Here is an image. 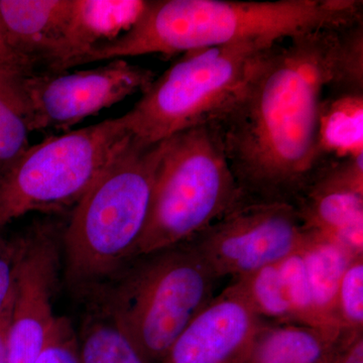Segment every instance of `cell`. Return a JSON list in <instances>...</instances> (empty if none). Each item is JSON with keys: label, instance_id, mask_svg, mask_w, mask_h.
I'll list each match as a JSON object with an SVG mask.
<instances>
[{"label": "cell", "instance_id": "9c48e42d", "mask_svg": "<svg viewBox=\"0 0 363 363\" xmlns=\"http://www.w3.org/2000/svg\"><path fill=\"white\" fill-rule=\"evenodd\" d=\"M155 78L150 69L125 59L90 70L28 76L30 131L66 130L138 91L143 93Z\"/></svg>", "mask_w": 363, "mask_h": 363}, {"label": "cell", "instance_id": "7402d4cb", "mask_svg": "<svg viewBox=\"0 0 363 363\" xmlns=\"http://www.w3.org/2000/svg\"><path fill=\"white\" fill-rule=\"evenodd\" d=\"M35 363H81L78 338L67 318H57Z\"/></svg>", "mask_w": 363, "mask_h": 363}, {"label": "cell", "instance_id": "6da1fadb", "mask_svg": "<svg viewBox=\"0 0 363 363\" xmlns=\"http://www.w3.org/2000/svg\"><path fill=\"white\" fill-rule=\"evenodd\" d=\"M344 26L272 45L240 96L213 123L245 199L295 207L323 168L322 112L335 83Z\"/></svg>", "mask_w": 363, "mask_h": 363}, {"label": "cell", "instance_id": "ba28073f", "mask_svg": "<svg viewBox=\"0 0 363 363\" xmlns=\"http://www.w3.org/2000/svg\"><path fill=\"white\" fill-rule=\"evenodd\" d=\"M310 233L292 205L243 198L188 241L217 278L235 279L279 264L302 247Z\"/></svg>", "mask_w": 363, "mask_h": 363}, {"label": "cell", "instance_id": "3957f363", "mask_svg": "<svg viewBox=\"0 0 363 363\" xmlns=\"http://www.w3.org/2000/svg\"><path fill=\"white\" fill-rule=\"evenodd\" d=\"M167 140L145 145L130 136L62 229L67 285L89 297L135 257L149 218Z\"/></svg>", "mask_w": 363, "mask_h": 363}, {"label": "cell", "instance_id": "ffe728a7", "mask_svg": "<svg viewBox=\"0 0 363 363\" xmlns=\"http://www.w3.org/2000/svg\"><path fill=\"white\" fill-rule=\"evenodd\" d=\"M78 341L81 363H147L123 332L98 313L86 322Z\"/></svg>", "mask_w": 363, "mask_h": 363}, {"label": "cell", "instance_id": "7c38bea8", "mask_svg": "<svg viewBox=\"0 0 363 363\" xmlns=\"http://www.w3.org/2000/svg\"><path fill=\"white\" fill-rule=\"evenodd\" d=\"M306 228L363 255L362 156L325 164L295 206Z\"/></svg>", "mask_w": 363, "mask_h": 363}, {"label": "cell", "instance_id": "e0dca14e", "mask_svg": "<svg viewBox=\"0 0 363 363\" xmlns=\"http://www.w3.org/2000/svg\"><path fill=\"white\" fill-rule=\"evenodd\" d=\"M32 76L0 32V172L28 147L30 111L26 81Z\"/></svg>", "mask_w": 363, "mask_h": 363}, {"label": "cell", "instance_id": "9a60e30c", "mask_svg": "<svg viewBox=\"0 0 363 363\" xmlns=\"http://www.w3.org/2000/svg\"><path fill=\"white\" fill-rule=\"evenodd\" d=\"M363 331L264 322L242 363H336Z\"/></svg>", "mask_w": 363, "mask_h": 363}, {"label": "cell", "instance_id": "277c9868", "mask_svg": "<svg viewBox=\"0 0 363 363\" xmlns=\"http://www.w3.org/2000/svg\"><path fill=\"white\" fill-rule=\"evenodd\" d=\"M213 274L190 241L138 255L88 298L147 363H160L215 297Z\"/></svg>", "mask_w": 363, "mask_h": 363}, {"label": "cell", "instance_id": "603a6c76", "mask_svg": "<svg viewBox=\"0 0 363 363\" xmlns=\"http://www.w3.org/2000/svg\"><path fill=\"white\" fill-rule=\"evenodd\" d=\"M21 245V236L11 240L0 236V311L14 290Z\"/></svg>", "mask_w": 363, "mask_h": 363}, {"label": "cell", "instance_id": "cb8c5ba5", "mask_svg": "<svg viewBox=\"0 0 363 363\" xmlns=\"http://www.w3.org/2000/svg\"><path fill=\"white\" fill-rule=\"evenodd\" d=\"M16 284V283H14ZM14 290L6 304L0 311V363H7V334L13 309Z\"/></svg>", "mask_w": 363, "mask_h": 363}, {"label": "cell", "instance_id": "44dd1931", "mask_svg": "<svg viewBox=\"0 0 363 363\" xmlns=\"http://www.w3.org/2000/svg\"><path fill=\"white\" fill-rule=\"evenodd\" d=\"M333 321L339 328L363 331V255L350 262L336 292Z\"/></svg>", "mask_w": 363, "mask_h": 363}, {"label": "cell", "instance_id": "8992f818", "mask_svg": "<svg viewBox=\"0 0 363 363\" xmlns=\"http://www.w3.org/2000/svg\"><path fill=\"white\" fill-rule=\"evenodd\" d=\"M243 198L216 124L171 136L135 257L192 240Z\"/></svg>", "mask_w": 363, "mask_h": 363}, {"label": "cell", "instance_id": "7a4b0ae2", "mask_svg": "<svg viewBox=\"0 0 363 363\" xmlns=\"http://www.w3.org/2000/svg\"><path fill=\"white\" fill-rule=\"evenodd\" d=\"M362 9L358 0H154L130 30L93 49L80 66L143 55L174 56L247 40L278 43L363 21Z\"/></svg>", "mask_w": 363, "mask_h": 363}, {"label": "cell", "instance_id": "5b68a950", "mask_svg": "<svg viewBox=\"0 0 363 363\" xmlns=\"http://www.w3.org/2000/svg\"><path fill=\"white\" fill-rule=\"evenodd\" d=\"M274 44L247 40L185 52L123 116L128 133L155 145L215 123L240 96Z\"/></svg>", "mask_w": 363, "mask_h": 363}, {"label": "cell", "instance_id": "30bf717a", "mask_svg": "<svg viewBox=\"0 0 363 363\" xmlns=\"http://www.w3.org/2000/svg\"><path fill=\"white\" fill-rule=\"evenodd\" d=\"M61 234L52 224L40 223L21 235L7 363H35L58 318L54 298L62 264Z\"/></svg>", "mask_w": 363, "mask_h": 363}, {"label": "cell", "instance_id": "5bb4252c", "mask_svg": "<svg viewBox=\"0 0 363 363\" xmlns=\"http://www.w3.org/2000/svg\"><path fill=\"white\" fill-rule=\"evenodd\" d=\"M73 0H0V32L32 75L65 72Z\"/></svg>", "mask_w": 363, "mask_h": 363}, {"label": "cell", "instance_id": "4fadbf2b", "mask_svg": "<svg viewBox=\"0 0 363 363\" xmlns=\"http://www.w3.org/2000/svg\"><path fill=\"white\" fill-rule=\"evenodd\" d=\"M310 233L302 247L279 262V272L296 323L337 327L334 300L341 277L355 257L335 241Z\"/></svg>", "mask_w": 363, "mask_h": 363}, {"label": "cell", "instance_id": "8fae6325", "mask_svg": "<svg viewBox=\"0 0 363 363\" xmlns=\"http://www.w3.org/2000/svg\"><path fill=\"white\" fill-rule=\"evenodd\" d=\"M264 322L231 283L186 326L160 363H242Z\"/></svg>", "mask_w": 363, "mask_h": 363}, {"label": "cell", "instance_id": "d6986e66", "mask_svg": "<svg viewBox=\"0 0 363 363\" xmlns=\"http://www.w3.org/2000/svg\"><path fill=\"white\" fill-rule=\"evenodd\" d=\"M231 283L242 293L253 310L264 321L296 323L278 264L233 279Z\"/></svg>", "mask_w": 363, "mask_h": 363}, {"label": "cell", "instance_id": "d4e9b609", "mask_svg": "<svg viewBox=\"0 0 363 363\" xmlns=\"http://www.w3.org/2000/svg\"><path fill=\"white\" fill-rule=\"evenodd\" d=\"M336 363H363V333L354 338Z\"/></svg>", "mask_w": 363, "mask_h": 363}, {"label": "cell", "instance_id": "ac0fdd59", "mask_svg": "<svg viewBox=\"0 0 363 363\" xmlns=\"http://www.w3.org/2000/svg\"><path fill=\"white\" fill-rule=\"evenodd\" d=\"M363 95L328 96L320 128V152L325 162L363 156Z\"/></svg>", "mask_w": 363, "mask_h": 363}, {"label": "cell", "instance_id": "2e32d148", "mask_svg": "<svg viewBox=\"0 0 363 363\" xmlns=\"http://www.w3.org/2000/svg\"><path fill=\"white\" fill-rule=\"evenodd\" d=\"M145 0H73L67 30L65 72L95 48L121 37L142 16Z\"/></svg>", "mask_w": 363, "mask_h": 363}, {"label": "cell", "instance_id": "52a82bcc", "mask_svg": "<svg viewBox=\"0 0 363 363\" xmlns=\"http://www.w3.org/2000/svg\"><path fill=\"white\" fill-rule=\"evenodd\" d=\"M130 136L121 116L28 147L0 172V229L33 212L72 211Z\"/></svg>", "mask_w": 363, "mask_h": 363}]
</instances>
